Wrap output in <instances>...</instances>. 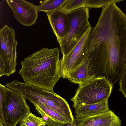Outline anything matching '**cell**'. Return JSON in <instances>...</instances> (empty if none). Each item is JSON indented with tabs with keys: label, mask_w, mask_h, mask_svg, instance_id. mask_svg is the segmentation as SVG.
I'll return each instance as SVG.
<instances>
[{
	"label": "cell",
	"mask_w": 126,
	"mask_h": 126,
	"mask_svg": "<svg viewBox=\"0 0 126 126\" xmlns=\"http://www.w3.org/2000/svg\"><path fill=\"white\" fill-rule=\"evenodd\" d=\"M67 0H45L36 6L38 12H43L46 14L61 8Z\"/></svg>",
	"instance_id": "5bb4252c"
},
{
	"label": "cell",
	"mask_w": 126,
	"mask_h": 126,
	"mask_svg": "<svg viewBox=\"0 0 126 126\" xmlns=\"http://www.w3.org/2000/svg\"><path fill=\"white\" fill-rule=\"evenodd\" d=\"M48 21L57 41L65 38L69 33L70 25L67 14L57 9L47 14Z\"/></svg>",
	"instance_id": "8fae6325"
},
{
	"label": "cell",
	"mask_w": 126,
	"mask_h": 126,
	"mask_svg": "<svg viewBox=\"0 0 126 126\" xmlns=\"http://www.w3.org/2000/svg\"><path fill=\"white\" fill-rule=\"evenodd\" d=\"M94 78L91 73L88 60L84 58L81 64L69 73L67 79L73 83L82 85Z\"/></svg>",
	"instance_id": "7c38bea8"
},
{
	"label": "cell",
	"mask_w": 126,
	"mask_h": 126,
	"mask_svg": "<svg viewBox=\"0 0 126 126\" xmlns=\"http://www.w3.org/2000/svg\"><path fill=\"white\" fill-rule=\"evenodd\" d=\"M36 104L43 111L50 116L61 123L65 125L69 124L63 117L54 111L42 105Z\"/></svg>",
	"instance_id": "d6986e66"
},
{
	"label": "cell",
	"mask_w": 126,
	"mask_h": 126,
	"mask_svg": "<svg viewBox=\"0 0 126 126\" xmlns=\"http://www.w3.org/2000/svg\"><path fill=\"white\" fill-rule=\"evenodd\" d=\"M0 126H4L3 124L0 122Z\"/></svg>",
	"instance_id": "7402d4cb"
},
{
	"label": "cell",
	"mask_w": 126,
	"mask_h": 126,
	"mask_svg": "<svg viewBox=\"0 0 126 126\" xmlns=\"http://www.w3.org/2000/svg\"><path fill=\"white\" fill-rule=\"evenodd\" d=\"M74 121L76 126H121L122 122L110 110L95 116L76 118Z\"/></svg>",
	"instance_id": "30bf717a"
},
{
	"label": "cell",
	"mask_w": 126,
	"mask_h": 126,
	"mask_svg": "<svg viewBox=\"0 0 126 126\" xmlns=\"http://www.w3.org/2000/svg\"><path fill=\"white\" fill-rule=\"evenodd\" d=\"M86 0H67L58 10L66 14L77 9L85 7Z\"/></svg>",
	"instance_id": "2e32d148"
},
{
	"label": "cell",
	"mask_w": 126,
	"mask_h": 126,
	"mask_svg": "<svg viewBox=\"0 0 126 126\" xmlns=\"http://www.w3.org/2000/svg\"><path fill=\"white\" fill-rule=\"evenodd\" d=\"M63 126H76V124L74 121V123L73 124H66Z\"/></svg>",
	"instance_id": "44dd1931"
},
{
	"label": "cell",
	"mask_w": 126,
	"mask_h": 126,
	"mask_svg": "<svg viewBox=\"0 0 126 126\" xmlns=\"http://www.w3.org/2000/svg\"><path fill=\"white\" fill-rule=\"evenodd\" d=\"M82 52L95 78H105L112 85L120 81L126 68V15L117 6L102 8Z\"/></svg>",
	"instance_id": "6da1fadb"
},
{
	"label": "cell",
	"mask_w": 126,
	"mask_h": 126,
	"mask_svg": "<svg viewBox=\"0 0 126 126\" xmlns=\"http://www.w3.org/2000/svg\"><path fill=\"white\" fill-rule=\"evenodd\" d=\"M67 14L70 25L69 32L65 38L57 41L63 57L66 56L72 49L91 26L89 21L88 8H80Z\"/></svg>",
	"instance_id": "8992f818"
},
{
	"label": "cell",
	"mask_w": 126,
	"mask_h": 126,
	"mask_svg": "<svg viewBox=\"0 0 126 126\" xmlns=\"http://www.w3.org/2000/svg\"><path fill=\"white\" fill-rule=\"evenodd\" d=\"M20 126H46L42 118L36 116L31 112L22 119L18 123Z\"/></svg>",
	"instance_id": "9a60e30c"
},
{
	"label": "cell",
	"mask_w": 126,
	"mask_h": 126,
	"mask_svg": "<svg viewBox=\"0 0 126 126\" xmlns=\"http://www.w3.org/2000/svg\"><path fill=\"white\" fill-rule=\"evenodd\" d=\"M5 86L20 93L32 104L42 105L55 111L62 106L63 98L54 91L16 80L7 82Z\"/></svg>",
	"instance_id": "5b68a950"
},
{
	"label": "cell",
	"mask_w": 126,
	"mask_h": 126,
	"mask_svg": "<svg viewBox=\"0 0 126 126\" xmlns=\"http://www.w3.org/2000/svg\"><path fill=\"white\" fill-rule=\"evenodd\" d=\"M16 20L26 26L33 25L36 22L38 16L36 6L24 0H6Z\"/></svg>",
	"instance_id": "ba28073f"
},
{
	"label": "cell",
	"mask_w": 126,
	"mask_h": 126,
	"mask_svg": "<svg viewBox=\"0 0 126 126\" xmlns=\"http://www.w3.org/2000/svg\"><path fill=\"white\" fill-rule=\"evenodd\" d=\"M90 26L75 47L66 56L60 60L61 77L67 79L69 73L80 64V59L83 47L92 29Z\"/></svg>",
	"instance_id": "9c48e42d"
},
{
	"label": "cell",
	"mask_w": 126,
	"mask_h": 126,
	"mask_svg": "<svg viewBox=\"0 0 126 126\" xmlns=\"http://www.w3.org/2000/svg\"><path fill=\"white\" fill-rule=\"evenodd\" d=\"M38 113L40 114L47 126H63L66 125L61 123L43 111L36 103H33Z\"/></svg>",
	"instance_id": "e0dca14e"
},
{
	"label": "cell",
	"mask_w": 126,
	"mask_h": 126,
	"mask_svg": "<svg viewBox=\"0 0 126 126\" xmlns=\"http://www.w3.org/2000/svg\"><path fill=\"white\" fill-rule=\"evenodd\" d=\"M112 85L105 78H95L88 83L79 85L71 99L75 109L84 105L98 103L110 96Z\"/></svg>",
	"instance_id": "277c9868"
},
{
	"label": "cell",
	"mask_w": 126,
	"mask_h": 126,
	"mask_svg": "<svg viewBox=\"0 0 126 126\" xmlns=\"http://www.w3.org/2000/svg\"><path fill=\"white\" fill-rule=\"evenodd\" d=\"M122 0H86L85 7L91 8H102L111 3L118 2Z\"/></svg>",
	"instance_id": "ac0fdd59"
},
{
	"label": "cell",
	"mask_w": 126,
	"mask_h": 126,
	"mask_svg": "<svg viewBox=\"0 0 126 126\" xmlns=\"http://www.w3.org/2000/svg\"><path fill=\"white\" fill-rule=\"evenodd\" d=\"M15 30L7 25L0 30V77L16 71L17 47Z\"/></svg>",
	"instance_id": "52a82bcc"
},
{
	"label": "cell",
	"mask_w": 126,
	"mask_h": 126,
	"mask_svg": "<svg viewBox=\"0 0 126 126\" xmlns=\"http://www.w3.org/2000/svg\"><path fill=\"white\" fill-rule=\"evenodd\" d=\"M58 47H44L25 58L18 71L25 82L53 92L61 77Z\"/></svg>",
	"instance_id": "7a4b0ae2"
},
{
	"label": "cell",
	"mask_w": 126,
	"mask_h": 126,
	"mask_svg": "<svg viewBox=\"0 0 126 126\" xmlns=\"http://www.w3.org/2000/svg\"><path fill=\"white\" fill-rule=\"evenodd\" d=\"M108 99L97 103L81 106L75 109L76 118L92 116L106 112L109 109Z\"/></svg>",
	"instance_id": "4fadbf2b"
},
{
	"label": "cell",
	"mask_w": 126,
	"mask_h": 126,
	"mask_svg": "<svg viewBox=\"0 0 126 126\" xmlns=\"http://www.w3.org/2000/svg\"><path fill=\"white\" fill-rule=\"evenodd\" d=\"M119 81V90L122 93L124 97H126V68L122 75Z\"/></svg>",
	"instance_id": "ffe728a7"
},
{
	"label": "cell",
	"mask_w": 126,
	"mask_h": 126,
	"mask_svg": "<svg viewBox=\"0 0 126 126\" xmlns=\"http://www.w3.org/2000/svg\"><path fill=\"white\" fill-rule=\"evenodd\" d=\"M26 99L21 94L7 87L4 97H0V122L4 126H17L31 112Z\"/></svg>",
	"instance_id": "3957f363"
}]
</instances>
